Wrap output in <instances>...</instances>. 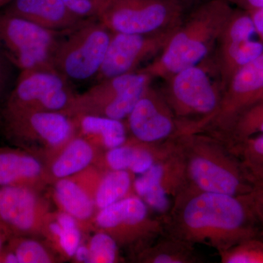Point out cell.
I'll list each match as a JSON object with an SVG mask.
<instances>
[{"mask_svg": "<svg viewBox=\"0 0 263 263\" xmlns=\"http://www.w3.org/2000/svg\"><path fill=\"white\" fill-rule=\"evenodd\" d=\"M185 13L179 0H109L98 20L114 33L155 34L176 30Z\"/></svg>", "mask_w": 263, "mask_h": 263, "instance_id": "obj_9", "label": "cell"}, {"mask_svg": "<svg viewBox=\"0 0 263 263\" xmlns=\"http://www.w3.org/2000/svg\"><path fill=\"white\" fill-rule=\"evenodd\" d=\"M5 247L16 257L18 263L57 262L56 254L49 246L33 236H12Z\"/></svg>", "mask_w": 263, "mask_h": 263, "instance_id": "obj_29", "label": "cell"}, {"mask_svg": "<svg viewBox=\"0 0 263 263\" xmlns=\"http://www.w3.org/2000/svg\"><path fill=\"white\" fill-rule=\"evenodd\" d=\"M262 53L263 42L250 13L234 8L211 56L224 85L235 72Z\"/></svg>", "mask_w": 263, "mask_h": 263, "instance_id": "obj_12", "label": "cell"}, {"mask_svg": "<svg viewBox=\"0 0 263 263\" xmlns=\"http://www.w3.org/2000/svg\"><path fill=\"white\" fill-rule=\"evenodd\" d=\"M224 87L210 57L164 79L159 90L176 118L195 133L203 130L217 113Z\"/></svg>", "mask_w": 263, "mask_h": 263, "instance_id": "obj_4", "label": "cell"}, {"mask_svg": "<svg viewBox=\"0 0 263 263\" xmlns=\"http://www.w3.org/2000/svg\"><path fill=\"white\" fill-rule=\"evenodd\" d=\"M6 0H0V5H3Z\"/></svg>", "mask_w": 263, "mask_h": 263, "instance_id": "obj_40", "label": "cell"}, {"mask_svg": "<svg viewBox=\"0 0 263 263\" xmlns=\"http://www.w3.org/2000/svg\"><path fill=\"white\" fill-rule=\"evenodd\" d=\"M101 152L87 140L76 135L45 160L51 183L72 177L95 165Z\"/></svg>", "mask_w": 263, "mask_h": 263, "instance_id": "obj_22", "label": "cell"}, {"mask_svg": "<svg viewBox=\"0 0 263 263\" xmlns=\"http://www.w3.org/2000/svg\"><path fill=\"white\" fill-rule=\"evenodd\" d=\"M251 205L253 209L259 228V237L263 239V189L254 188L249 194Z\"/></svg>", "mask_w": 263, "mask_h": 263, "instance_id": "obj_33", "label": "cell"}, {"mask_svg": "<svg viewBox=\"0 0 263 263\" xmlns=\"http://www.w3.org/2000/svg\"><path fill=\"white\" fill-rule=\"evenodd\" d=\"M72 13L84 19H98L109 0H62Z\"/></svg>", "mask_w": 263, "mask_h": 263, "instance_id": "obj_32", "label": "cell"}, {"mask_svg": "<svg viewBox=\"0 0 263 263\" xmlns=\"http://www.w3.org/2000/svg\"><path fill=\"white\" fill-rule=\"evenodd\" d=\"M233 6H236L246 11L252 12L254 10L263 9V0H226Z\"/></svg>", "mask_w": 263, "mask_h": 263, "instance_id": "obj_34", "label": "cell"}, {"mask_svg": "<svg viewBox=\"0 0 263 263\" xmlns=\"http://www.w3.org/2000/svg\"><path fill=\"white\" fill-rule=\"evenodd\" d=\"M143 263H198L204 262L195 246L164 233L135 255Z\"/></svg>", "mask_w": 263, "mask_h": 263, "instance_id": "obj_26", "label": "cell"}, {"mask_svg": "<svg viewBox=\"0 0 263 263\" xmlns=\"http://www.w3.org/2000/svg\"><path fill=\"white\" fill-rule=\"evenodd\" d=\"M92 224L95 230L108 233L120 248L129 249L133 256L165 233L163 218L136 195L98 211Z\"/></svg>", "mask_w": 263, "mask_h": 263, "instance_id": "obj_6", "label": "cell"}, {"mask_svg": "<svg viewBox=\"0 0 263 263\" xmlns=\"http://www.w3.org/2000/svg\"><path fill=\"white\" fill-rule=\"evenodd\" d=\"M51 183L41 157L21 147L0 148V187L24 186L41 191Z\"/></svg>", "mask_w": 263, "mask_h": 263, "instance_id": "obj_19", "label": "cell"}, {"mask_svg": "<svg viewBox=\"0 0 263 263\" xmlns=\"http://www.w3.org/2000/svg\"><path fill=\"white\" fill-rule=\"evenodd\" d=\"M263 97V53L233 74L224 87L217 113L202 131L221 133Z\"/></svg>", "mask_w": 263, "mask_h": 263, "instance_id": "obj_16", "label": "cell"}, {"mask_svg": "<svg viewBox=\"0 0 263 263\" xmlns=\"http://www.w3.org/2000/svg\"><path fill=\"white\" fill-rule=\"evenodd\" d=\"M262 99H263V97H262ZM262 99H261V100H262Z\"/></svg>", "mask_w": 263, "mask_h": 263, "instance_id": "obj_41", "label": "cell"}, {"mask_svg": "<svg viewBox=\"0 0 263 263\" xmlns=\"http://www.w3.org/2000/svg\"><path fill=\"white\" fill-rule=\"evenodd\" d=\"M174 31L146 34L113 32L106 56L95 79L100 81L136 72L142 62L162 51Z\"/></svg>", "mask_w": 263, "mask_h": 263, "instance_id": "obj_17", "label": "cell"}, {"mask_svg": "<svg viewBox=\"0 0 263 263\" xmlns=\"http://www.w3.org/2000/svg\"><path fill=\"white\" fill-rule=\"evenodd\" d=\"M72 117L76 135L87 140L101 152L122 146L129 138L125 121L85 114Z\"/></svg>", "mask_w": 263, "mask_h": 263, "instance_id": "obj_24", "label": "cell"}, {"mask_svg": "<svg viewBox=\"0 0 263 263\" xmlns=\"http://www.w3.org/2000/svg\"><path fill=\"white\" fill-rule=\"evenodd\" d=\"M5 59H6V57H5L4 53H3L1 48H0V96H1L3 90H4L7 81V70L6 67H5Z\"/></svg>", "mask_w": 263, "mask_h": 263, "instance_id": "obj_37", "label": "cell"}, {"mask_svg": "<svg viewBox=\"0 0 263 263\" xmlns=\"http://www.w3.org/2000/svg\"><path fill=\"white\" fill-rule=\"evenodd\" d=\"M95 230L86 242L90 252V263L122 262L121 248L114 238L105 232Z\"/></svg>", "mask_w": 263, "mask_h": 263, "instance_id": "obj_31", "label": "cell"}, {"mask_svg": "<svg viewBox=\"0 0 263 263\" xmlns=\"http://www.w3.org/2000/svg\"><path fill=\"white\" fill-rule=\"evenodd\" d=\"M257 188H259V187H257ZM261 188L263 189V187H261Z\"/></svg>", "mask_w": 263, "mask_h": 263, "instance_id": "obj_42", "label": "cell"}, {"mask_svg": "<svg viewBox=\"0 0 263 263\" xmlns=\"http://www.w3.org/2000/svg\"><path fill=\"white\" fill-rule=\"evenodd\" d=\"M188 185L186 164L179 139L176 149L135 178L134 191L161 217H166Z\"/></svg>", "mask_w": 263, "mask_h": 263, "instance_id": "obj_13", "label": "cell"}, {"mask_svg": "<svg viewBox=\"0 0 263 263\" xmlns=\"http://www.w3.org/2000/svg\"><path fill=\"white\" fill-rule=\"evenodd\" d=\"M179 145L190 187L233 196L249 195L255 188L217 136L205 131L187 133L180 137Z\"/></svg>", "mask_w": 263, "mask_h": 263, "instance_id": "obj_3", "label": "cell"}, {"mask_svg": "<svg viewBox=\"0 0 263 263\" xmlns=\"http://www.w3.org/2000/svg\"><path fill=\"white\" fill-rule=\"evenodd\" d=\"M72 259L76 262L90 263V252L87 243L83 241L79 246Z\"/></svg>", "mask_w": 263, "mask_h": 263, "instance_id": "obj_35", "label": "cell"}, {"mask_svg": "<svg viewBox=\"0 0 263 263\" xmlns=\"http://www.w3.org/2000/svg\"><path fill=\"white\" fill-rule=\"evenodd\" d=\"M10 238L11 237H10L9 233L6 231L4 227L2 226L1 223H0V251L4 248L7 242L8 241Z\"/></svg>", "mask_w": 263, "mask_h": 263, "instance_id": "obj_38", "label": "cell"}, {"mask_svg": "<svg viewBox=\"0 0 263 263\" xmlns=\"http://www.w3.org/2000/svg\"><path fill=\"white\" fill-rule=\"evenodd\" d=\"M152 78L137 70L98 81L92 87L76 95L67 115H94L125 121L138 100L152 84Z\"/></svg>", "mask_w": 263, "mask_h": 263, "instance_id": "obj_10", "label": "cell"}, {"mask_svg": "<svg viewBox=\"0 0 263 263\" xmlns=\"http://www.w3.org/2000/svg\"><path fill=\"white\" fill-rule=\"evenodd\" d=\"M74 176L89 192L98 212L123 198L136 195V176L129 171L103 170L94 165Z\"/></svg>", "mask_w": 263, "mask_h": 263, "instance_id": "obj_20", "label": "cell"}, {"mask_svg": "<svg viewBox=\"0 0 263 263\" xmlns=\"http://www.w3.org/2000/svg\"><path fill=\"white\" fill-rule=\"evenodd\" d=\"M62 33L6 11L0 14V48L22 71L55 69Z\"/></svg>", "mask_w": 263, "mask_h": 263, "instance_id": "obj_7", "label": "cell"}, {"mask_svg": "<svg viewBox=\"0 0 263 263\" xmlns=\"http://www.w3.org/2000/svg\"><path fill=\"white\" fill-rule=\"evenodd\" d=\"M129 137L148 144H163L191 133L180 122L160 90L147 88L125 120Z\"/></svg>", "mask_w": 263, "mask_h": 263, "instance_id": "obj_14", "label": "cell"}, {"mask_svg": "<svg viewBox=\"0 0 263 263\" xmlns=\"http://www.w3.org/2000/svg\"><path fill=\"white\" fill-rule=\"evenodd\" d=\"M179 1H181L186 8L187 5L195 4V3L201 1V0H179Z\"/></svg>", "mask_w": 263, "mask_h": 263, "instance_id": "obj_39", "label": "cell"}, {"mask_svg": "<svg viewBox=\"0 0 263 263\" xmlns=\"http://www.w3.org/2000/svg\"><path fill=\"white\" fill-rule=\"evenodd\" d=\"M218 254L221 263H263V239L248 238Z\"/></svg>", "mask_w": 263, "mask_h": 263, "instance_id": "obj_30", "label": "cell"}, {"mask_svg": "<svg viewBox=\"0 0 263 263\" xmlns=\"http://www.w3.org/2000/svg\"><path fill=\"white\" fill-rule=\"evenodd\" d=\"M221 140L239 161L254 187H263V135L238 141Z\"/></svg>", "mask_w": 263, "mask_h": 263, "instance_id": "obj_27", "label": "cell"}, {"mask_svg": "<svg viewBox=\"0 0 263 263\" xmlns=\"http://www.w3.org/2000/svg\"><path fill=\"white\" fill-rule=\"evenodd\" d=\"M70 82L55 69L22 71L5 108L67 114L76 95Z\"/></svg>", "mask_w": 263, "mask_h": 263, "instance_id": "obj_11", "label": "cell"}, {"mask_svg": "<svg viewBox=\"0 0 263 263\" xmlns=\"http://www.w3.org/2000/svg\"><path fill=\"white\" fill-rule=\"evenodd\" d=\"M2 117L7 138L44 160L76 135L72 117L60 112L4 108Z\"/></svg>", "mask_w": 263, "mask_h": 263, "instance_id": "obj_5", "label": "cell"}, {"mask_svg": "<svg viewBox=\"0 0 263 263\" xmlns=\"http://www.w3.org/2000/svg\"><path fill=\"white\" fill-rule=\"evenodd\" d=\"M52 197L58 210L70 214L79 221L84 232L93 228L97 211L92 197L75 176L51 183Z\"/></svg>", "mask_w": 263, "mask_h": 263, "instance_id": "obj_23", "label": "cell"}, {"mask_svg": "<svg viewBox=\"0 0 263 263\" xmlns=\"http://www.w3.org/2000/svg\"><path fill=\"white\" fill-rule=\"evenodd\" d=\"M112 35L113 32L98 19H91L69 31L57 48L55 69L70 81L96 79Z\"/></svg>", "mask_w": 263, "mask_h": 263, "instance_id": "obj_8", "label": "cell"}, {"mask_svg": "<svg viewBox=\"0 0 263 263\" xmlns=\"http://www.w3.org/2000/svg\"><path fill=\"white\" fill-rule=\"evenodd\" d=\"M210 133L226 141H238L263 135V99L240 114L224 133Z\"/></svg>", "mask_w": 263, "mask_h": 263, "instance_id": "obj_28", "label": "cell"}, {"mask_svg": "<svg viewBox=\"0 0 263 263\" xmlns=\"http://www.w3.org/2000/svg\"><path fill=\"white\" fill-rule=\"evenodd\" d=\"M252 15L257 35L263 42V9L249 12Z\"/></svg>", "mask_w": 263, "mask_h": 263, "instance_id": "obj_36", "label": "cell"}, {"mask_svg": "<svg viewBox=\"0 0 263 263\" xmlns=\"http://www.w3.org/2000/svg\"><path fill=\"white\" fill-rule=\"evenodd\" d=\"M226 0H205L185 13L162 51L140 69L152 79H167L212 56L219 36L233 13Z\"/></svg>", "mask_w": 263, "mask_h": 263, "instance_id": "obj_2", "label": "cell"}, {"mask_svg": "<svg viewBox=\"0 0 263 263\" xmlns=\"http://www.w3.org/2000/svg\"><path fill=\"white\" fill-rule=\"evenodd\" d=\"M6 12L59 32H69L91 20L72 13L62 0H13Z\"/></svg>", "mask_w": 263, "mask_h": 263, "instance_id": "obj_21", "label": "cell"}, {"mask_svg": "<svg viewBox=\"0 0 263 263\" xmlns=\"http://www.w3.org/2000/svg\"><path fill=\"white\" fill-rule=\"evenodd\" d=\"M38 190L24 186L0 187V223L12 236H39L51 212Z\"/></svg>", "mask_w": 263, "mask_h": 263, "instance_id": "obj_15", "label": "cell"}, {"mask_svg": "<svg viewBox=\"0 0 263 263\" xmlns=\"http://www.w3.org/2000/svg\"><path fill=\"white\" fill-rule=\"evenodd\" d=\"M178 141L148 144L129 136L122 146L102 152L95 166L103 170L127 171L138 176L172 154L177 148Z\"/></svg>", "mask_w": 263, "mask_h": 263, "instance_id": "obj_18", "label": "cell"}, {"mask_svg": "<svg viewBox=\"0 0 263 263\" xmlns=\"http://www.w3.org/2000/svg\"><path fill=\"white\" fill-rule=\"evenodd\" d=\"M83 232L75 218L58 210L48 214L41 235L46 238L47 245L55 253L72 259L76 249L83 242Z\"/></svg>", "mask_w": 263, "mask_h": 263, "instance_id": "obj_25", "label": "cell"}, {"mask_svg": "<svg viewBox=\"0 0 263 263\" xmlns=\"http://www.w3.org/2000/svg\"><path fill=\"white\" fill-rule=\"evenodd\" d=\"M164 221L167 234L195 247H212L217 252L259 237L249 194L233 196L187 186Z\"/></svg>", "mask_w": 263, "mask_h": 263, "instance_id": "obj_1", "label": "cell"}]
</instances>
